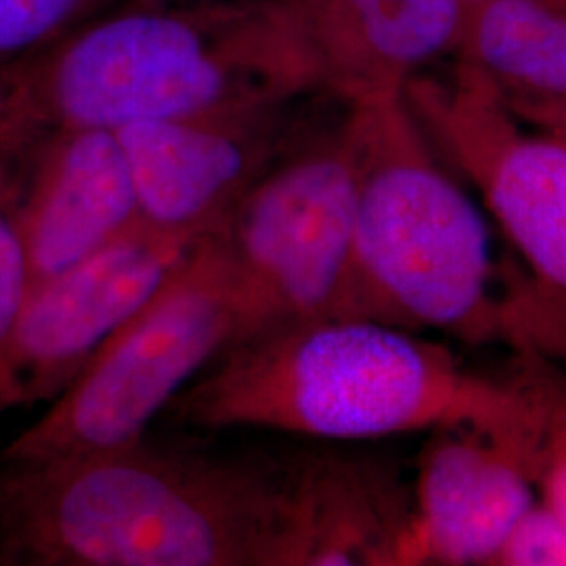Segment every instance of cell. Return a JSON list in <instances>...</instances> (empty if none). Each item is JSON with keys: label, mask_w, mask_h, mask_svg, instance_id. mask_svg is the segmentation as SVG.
I'll list each match as a JSON object with an SVG mask.
<instances>
[{"label": "cell", "mask_w": 566, "mask_h": 566, "mask_svg": "<svg viewBox=\"0 0 566 566\" xmlns=\"http://www.w3.org/2000/svg\"><path fill=\"white\" fill-rule=\"evenodd\" d=\"M0 566H301L296 453L0 462Z\"/></svg>", "instance_id": "cell-1"}, {"label": "cell", "mask_w": 566, "mask_h": 566, "mask_svg": "<svg viewBox=\"0 0 566 566\" xmlns=\"http://www.w3.org/2000/svg\"><path fill=\"white\" fill-rule=\"evenodd\" d=\"M357 172L355 315L566 359V308L495 259L479 203L439 163L403 93L348 103Z\"/></svg>", "instance_id": "cell-2"}, {"label": "cell", "mask_w": 566, "mask_h": 566, "mask_svg": "<svg viewBox=\"0 0 566 566\" xmlns=\"http://www.w3.org/2000/svg\"><path fill=\"white\" fill-rule=\"evenodd\" d=\"M537 380L491 382L443 344L369 317L269 325L231 344L168 405L202 430L369 441L531 411Z\"/></svg>", "instance_id": "cell-3"}, {"label": "cell", "mask_w": 566, "mask_h": 566, "mask_svg": "<svg viewBox=\"0 0 566 566\" xmlns=\"http://www.w3.org/2000/svg\"><path fill=\"white\" fill-rule=\"evenodd\" d=\"M308 88L285 11L227 28L170 13L103 21L74 42L49 84V116L118 130L282 105Z\"/></svg>", "instance_id": "cell-4"}, {"label": "cell", "mask_w": 566, "mask_h": 566, "mask_svg": "<svg viewBox=\"0 0 566 566\" xmlns=\"http://www.w3.org/2000/svg\"><path fill=\"white\" fill-rule=\"evenodd\" d=\"M250 332L223 240L208 235L41 418L0 449V462L65 460L142 441L182 388Z\"/></svg>", "instance_id": "cell-5"}, {"label": "cell", "mask_w": 566, "mask_h": 566, "mask_svg": "<svg viewBox=\"0 0 566 566\" xmlns=\"http://www.w3.org/2000/svg\"><path fill=\"white\" fill-rule=\"evenodd\" d=\"M357 172L343 128L271 163L221 233L252 332L355 315ZM248 334V336H250Z\"/></svg>", "instance_id": "cell-6"}, {"label": "cell", "mask_w": 566, "mask_h": 566, "mask_svg": "<svg viewBox=\"0 0 566 566\" xmlns=\"http://www.w3.org/2000/svg\"><path fill=\"white\" fill-rule=\"evenodd\" d=\"M405 102L432 147L479 189L531 280L566 308V143L528 130L462 67L447 84L413 78Z\"/></svg>", "instance_id": "cell-7"}, {"label": "cell", "mask_w": 566, "mask_h": 566, "mask_svg": "<svg viewBox=\"0 0 566 566\" xmlns=\"http://www.w3.org/2000/svg\"><path fill=\"white\" fill-rule=\"evenodd\" d=\"M198 242L139 221L81 263L30 287L4 353L9 409L51 403Z\"/></svg>", "instance_id": "cell-8"}, {"label": "cell", "mask_w": 566, "mask_h": 566, "mask_svg": "<svg viewBox=\"0 0 566 566\" xmlns=\"http://www.w3.org/2000/svg\"><path fill=\"white\" fill-rule=\"evenodd\" d=\"M537 386L539 401L523 416L432 430L411 485L422 565L493 566L539 497L546 401Z\"/></svg>", "instance_id": "cell-9"}, {"label": "cell", "mask_w": 566, "mask_h": 566, "mask_svg": "<svg viewBox=\"0 0 566 566\" xmlns=\"http://www.w3.org/2000/svg\"><path fill=\"white\" fill-rule=\"evenodd\" d=\"M275 109L135 122L114 130L130 170L139 221L189 240L221 233L245 191L273 163Z\"/></svg>", "instance_id": "cell-10"}, {"label": "cell", "mask_w": 566, "mask_h": 566, "mask_svg": "<svg viewBox=\"0 0 566 566\" xmlns=\"http://www.w3.org/2000/svg\"><path fill=\"white\" fill-rule=\"evenodd\" d=\"M285 15L308 86L359 103L401 95L455 49L465 9L462 0H296Z\"/></svg>", "instance_id": "cell-11"}, {"label": "cell", "mask_w": 566, "mask_h": 566, "mask_svg": "<svg viewBox=\"0 0 566 566\" xmlns=\"http://www.w3.org/2000/svg\"><path fill=\"white\" fill-rule=\"evenodd\" d=\"M301 566L422 565L413 491L378 458L296 453Z\"/></svg>", "instance_id": "cell-12"}, {"label": "cell", "mask_w": 566, "mask_h": 566, "mask_svg": "<svg viewBox=\"0 0 566 566\" xmlns=\"http://www.w3.org/2000/svg\"><path fill=\"white\" fill-rule=\"evenodd\" d=\"M137 223V196L116 133L61 130L32 191L20 198L30 287L81 263Z\"/></svg>", "instance_id": "cell-13"}, {"label": "cell", "mask_w": 566, "mask_h": 566, "mask_svg": "<svg viewBox=\"0 0 566 566\" xmlns=\"http://www.w3.org/2000/svg\"><path fill=\"white\" fill-rule=\"evenodd\" d=\"M455 49L458 67L528 126L566 118V0H483Z\"/></svg>", "instance_id": "cell-14"}, {"label": "cell", "mask_w": 566, "mask_h": 566, "mask_svg": "<svg viewBox=\"0 0 566 566\" xmlns=\"http://www.w3.org/2000/svg\"><path fill=\"white\" fill-rule=\"evenodd\" d=\"M20 198L0 168V416L9 411L4 397V353L30 292V271L21 242Z\"/></svg>", "instance_id": "cell-15"}, {"label": "cell", "mask_w": 566, "mask_h": 566, "mask_svg": "<svg viewBox=\"0 0 566 566\" xmlns=\"http://www.w3.org/2000/svg\"><path fill=\"white\" fill-rule=\"evenodd\" d=\"M493 566H566V525L542 497L510 528Z\"/></svg>", "instance_id": "cell-16"}, {"label": "cell", "mask_w": 566, "mask_h": 566, "mask_svg": "<svg viewBox=\"0 0 566 566\" xmlns=\"http://www.w3.org/2000/svg\"><path fill=\"white\" fill-rule=\"evenodd\" d=\"M544 385V428L539 460V497L566 525V390L542 380Z\"/></svg>", "instance_id": "cell-17"}, {"label": "cell", "mask_w": 566, "mask_h": 566, "mask_svg": "<svg viewBox=\"0 0 566 566\" xmlns=\"http://www.w3.org/2000/svg\"><path fill=\"white\" fill-rule=\"evenodd\" d=\"M78 0H0V51L39 41L60 25Z\"/></svg>", "instance_id": "cell-18"}, {"label": "cell", "mask_w": 566, "mask_h": 566, "mask_svg": "<svg viewBox=\"0 0 566 566\" xmlns=\"http://www.w3.org/2000/svg\"><path fill=\"white\" fill-rule=\"evenodd\" d=\"M539 130L549 133V135H554V137H558V139H563L566 143V118L552 122V124H547L546 128H539Z\"/></svg>", "instance_id": "cell-19"}, {"label": "cell", "mask_w": 566, "mask_h": 566, "mask_svg": "<svg viewBox=\"0 0 566 566\" xmlns=\"http://www.w3.org/2000/svg\"><path fill=\"white\" fill-rule=\"evenodd\" d=\"M462 2H464L465 13H468L472 7H476V4H479V2H483V0H462Z\"/></svg>", "instance_id": "cell-20"}]
</instances>
